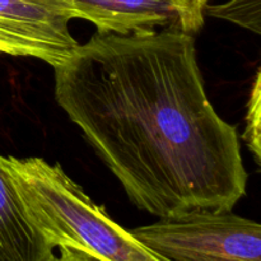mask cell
I'll return each instance as SVG.
<instances>
[{
    "label": "cell",
    "instance_id": "4",
    "mask_svg": "<svg viewBox=\"0 0 261 261\" xmlns=\"http://www.w3.org/2000/svg\"><path fill=\"white\" fill-rule=\"evenodd\" d=\"M68 0H0V54L35 58L56 68L79 46Z\"/></svg>",
    "mask_w": 261,
    "mask_h": 261
},
{
    "label": "cell",
    "instance_id": "3",
    "mask_svg": "<svg viewBox=\"0 0 261 261\" xmlns=\"http://www.w3.org/2000/svg\"><path fill=\"white\" fill-rule=\"evenodd\" d=\"M171 261H261V226L232 211H195L130 229Z\"/></svg>",
    "mask_w": 261,
    "mask_h": 261
},
{
    "label": "cell",
    "instance_id": "10",
    "mask_svg": "<svg viewBox=\"0 0 261 261\" xmlns=\"http://www.w3.org/2000/svg\"><path fill=\"white\" fill-rule=\"evenodd\" d=\"M182 2H184V3H186V4L191 5V7L198 8V9H201V10L204 9L203 5H201L200 3H199V0H182Z\"/></svg>",
    "mask_w": 261,
    "mask_h": 261
},
{
    "label": "cell",
    "instance_id": "6",
    "mask_svg": "<svg viewBox=\"0 0 261 261\" xmlns=\"http://www.w3.org/2000/svg\"><path fill=\"white\" fill-rule=\"evenodd\" d=\"M55 250L31 216L0 154V261H50Z\"/></svg>",
    "mask_w": 261,
    "mask_h": 261
},
{
    "label": "cell",
    "instance_id": "5",
    "mask_svg": "<svg viewBox=\"0 0 261 261\" xmlns=\"http://www.w3.org/2000/svg\"><path fill=\"white\" fill-rule=\"evenodd\" d=\"M73 18L89 20L98 33L132 35L137 32L178 30L199 32L204 24L201 9L182 0H68Z\"/></svg>",
    "mask_w": 261,
    "mask_h": 261
},
{
    "label": "cell",
    "instance_id": "2",
    "mask_svg": "<svg viewBox=\"0 0 261 261\" xmlns=\"http://www.w3.org/2000/svg\"><path fill=\"white\" fill-rule=\"evenodd\" d=\"M5 161L31 216L56 249L81 246L105 261H171L112 221L59 163L38 157Z\"/></svg>",
    "mask_w": 261,
    "mask_h": 261
},
{
    "label": "cell",
    "instance_id": "9",
    "mask_svg": "<svg viewBox=\"0 0 261 261\" xmlns=\"http://www.w3.org/2000/svg\"><path fill=\"white\" fill-rule=\"evenodd\" d=\"M56 250H58V254L55 252L50 261H105L81 246L64 244L59 245Z\"/></svg>",
    "mask_w": 261,
    "mask_h": 261
},
{
    "label": "cell",
    "instance_id": "8",
    "mask_svg": "<svg viewBox=\"0 0 261 261\" xmlns=\"http://www.w3.org/2000/svg\"><path fill=\"white\" fill-rule=\"evenodd\" d=\"M261 78L260 70H257L255 76L254 86H252L251 96H250L249 105H247L246 115V130H245L244 140L246 142L247 147L254 154L255 161L260 165L261 161Z\"/></svg>",
    "mask_w": 261,
    "mask_h": 261
},
{
    "label": "cell",
    "instance_id": "7",
    "mask_svg": "<svg viewBox=\"0 0 261 261\" xmlns=\"http://www.w3.org/2000/svg\"><path fill=\"white\" fill-rule=\"evenodd\" d=\"M203 13L228 20L257 35L261 31V0H228L223 4H205Z\"/></svg>",
    "mask_w": 261,
    "mask_h": 261
},
{
    "label": "cell",
    "instance_id": "11",
    "mask_svg": "<svg viewBox=\"0 0 261 261\" xmlns=\"http://www.w3.org/2000/svg\"><path fill=\"white\" fill-rule=\"evenodd\" d=\"M208 2H209V0H199V3H200V4L203 5V8H204V5L208 4Z\"/></svg>",
    "mask_w": 261,
    "mask_h": 261
},
{
    "label": "cell",
    "instance_id": "1",
    "mask_svg": "<svg viewBox=\"0 0 261 261\" xmlns=\"http://www.w3.org/2000/svg\"><path fill=\"white\" fill-rule=\"evenodd\" d=\"M54 76L58 105L140 211H232L245 196L239 135L206 96L193 35L97 33Z\"/></svg>",
    "mask_w": 261,
    "mask_h": 261
}]
</instances>
